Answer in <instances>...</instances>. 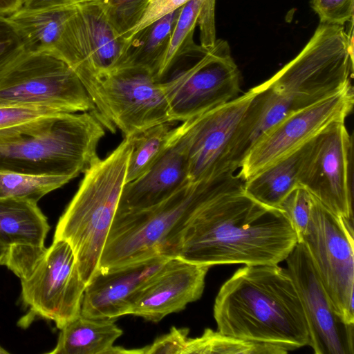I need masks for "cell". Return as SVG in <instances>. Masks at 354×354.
<instances>
[{"mask_svg": "<svg viewBox=\"0 0 354 354\" xmlns=\"http://www.w3.org/2000/svg\"><path fill=\"white\" fill-rule=\"evenodd\" d=\"M313 196L304 187L298 186L281 202L279 209L285 212L295 229L298 242L304 234L310 217Z\"/></svg>", "mask_w": 354, "mask_h": 354, "instance_id": "obj_30", "label": "cell"}, {"mask_svg": "<svg viewBox=\"0 0 354 354\" xmlns=\"http://www.w3.org/2000/svg\"><path fill=\"white\" fill-rule=\"evenodd\" d=\"M127 40L110 21L100 2L76 6L69 18L58 57L77 75L103 122L100 80L124 62Z\"/></svg>", "mask_w": 354, "mask_h": 354, "instance_id": "obj_8", "label": "cell"}, {"mask_svg": "<svg viewBox=\"0 0 354 354\" xmlns=\"http://www.w3.org/2000/svg\"><path fill=\"white\" fill-rule=\"evenodd\" d=\"M130 138L84 172L79 187L60 216L53 239L71 245L80 276L87 285L99 272L101 255L125 184Z\"/></svg>", "mask_w": 354, "mask_h": 354, "instance_id": "obj_4", "label": "cell"}, {"mask_svg": "<svg viewBox=\"0 0 354 354\" xmlns=\"http://www.w3.org/2000/svg\"><path fill=\"white\" fill-rule=\"evenodd\" d=\"M50 226L37 202L0 196V241L8 248L3 266L15 272L45 248Z\"/></svg>", "mask_w": 354, "mask_h": 354, "instance_id": "obj_19", "label": "cell"}, {"mask_svg": "<svg viewBox=\"0 0 354 354\" xmlns=\"http://www.w3.org/2000/svg\"><path fill=\"white\" fill-rule=\"evenodd\" d=\"M98 1L110 21L125 38L128 32L140 21L151 0H99Z\"/></svg>", "mask_w": 354, "mask_h": 354, "instance_id": "obj_29", "label": "cell"}, {"mask_svg": "<svg viewBox=\"0 0 354 354\" xmlns=\"http://www.w3.org/2000/svg\"><path fill=\"white\" fill-rule=\"evenodd\" d=\"M181 8L156 20L129 39L122 66L145 67L153 71L156 77Z\"/></svg>", "mask_w": 354, "mask_h": 354, "instance_id": "obj_24", "label": "cell"}, {"mask_svg": "<svg viewBox=\"0 0 354 354\" xmlns=\"http://www.w3.org/2000/svg\"><path fill=\"white\" fill-rule=\"evenodd\" d=\"M320 23L344 25L353 20L354 0H311Z\"/></svg>", "mask_w": 354, "mask_h": 354, "instance_id": "obj_33", "label": "cell"}, {"mask_svg": "<svg viewBox=\"0 0 354 354\" xmlns=\"http://www.w3.org/2000/svg\"><path fill=\"white\" fill-rule=\"evenodd\" d=\"M312 139L244 180L245 193L265 206L279 209L283 199L299 186L300 172Z\"/></svg>", "mask_w": 354, "mask_h": 354, "instance_id": "obj_21", "label": "cell"}, {"mask_svg": "<svg viewBox=\"0 0 354 354\" xmlns=\"http://www.w3.org/2000/svg\"><path fill=\"white\" fill-rule=\"evenodd\" d=\"M104 127L132 137L170 120L167 102L153 71L136 65L122 66L100 82Z\"/></svg>", "mask_w": 354, "mask_h": 354, "instance_id": "obj_13", "label": "cell"}, {"mask_svg": "<svg viewBox=\"0 0 354 354\" xmlns=\"http://www.w3.org/2000/svg\"><path fill=\"white\" fill-rule=\"evenodd\" d=\"M76 6L39 10L19 8L8 16L18 30L26 52L57 56L67 22Z\"/></svg>", "mask_w": 354, "mask_h": 354, "instance_id": "obj_23", "label": "cell"}, {"mask_svg": "<svg viewBox=\"0 0 354 354\" xmlns=\"http://www.w3.org/2000/svg\"><path fill=\"white\" fill-rule=\"evenodd\" d=\"M26 52L24 41L8 17L0 15V73Z\"/></svg>", "mask_w": 354, "mask_h": 354, "instance_id": "obj_32", "label": "cell"}, {"mask_svg": "<svg viewBox=\"0 0 354 354\" xmlns=\"http://www.w3.org/2000/svg\"><path fill=\"white\" fill-rule=\"evenodd\" d=\"M62 112L53 107L32 104H0V130L51 117Z\"/></svg>", "mask_w": 354, "mask_h": 354, "instance_id": "obj_31", "label": "cell"}, {"mask_svg": "<svg viewBox=\"0 0 354 354\" xmlns=\"http://www.w3.org/2000/svg\"><path fill=\"white\" fill-rule=\"evenodd\" d=\"M305 245L336 314L354 324L353 223L313 196L310 217L301 241Z\"/></svg>", "mask_w": 354, "mask_h": 354, "instance_id": "obj_11", "label": "cell"}, {"mask_svg": "<svg viewBox=\"0 0 354 354\" xmlns=\"http://www.w3.org/2000/svg\"><path fill=\"white\" fill-rule=\"evenodd\" d=\"M114 320L92 319L80 314L60 329L57 344L48 353L138 354V349L127 350L113 345L123 333Z\"/></svg>", "mask_w": 354, "mask_h": 354, "instance_id": "obj_22", "label": "cell"}, {"mask_svg": "<svg viewBox=\"0 0 354 354\" xmlns=\"http://www.w3.org/2000/svg\"><path fill=\"white\" fill-rule=\"evenodd\" d=\"M298 242L283 211L247 195L237 173L196 209L180 238L176 257L208 266L278 264Z\"/></svg>", "mask_w": 354, "mask_h": 354, "instance_id": "obj_1", "label": "cell"}, {"mask_svg": "<svg viewBox=\"0 0 354 354\" xmlns=\"http://www.w3.org/2000/svg\"><path fill=\"white\" fill-rule=\"evenodd\" d=\"M22 6V0H0V15L9 16Z\"/></svg>", "mask_w": 354, "mask_h": 354, "instance_id": "obj_37", "label": "cell"}, {"mask_svg": "<svg viewBox=\"0 0 354 354\" xmlns=\"http://www.w3.org/2000/svg\"><path fill=\"white\" fill-rule=\"evenodd\" d=\"M17 276L21 281L23 304L29 310L20 320L21 326L39 318L53 321L61 329L81 314L86 285L66 241L53 239Z\"/></svg>", "mask_w": 354, "mask_h": 354, "instance_id": "obj_7", "label": "cell"}, {"mask_svg": "<svg viewBox=\"0 0 354 354\" xmlns=\"http://www.w3.org/2000/svg\"><path fill=\"white\" fill-rule=\"evenodd\" d=\"M0 104L43 105L65 113L97 115L91 97L73 68L45 53L26 51L0 73Z\"/></svg>", "mask_w": 354, "mask_h": 354, "instance_id": "obj_10", "label": "cell"}, {"mask_svg": "<svg viewBox=\"0 0 354 354\" xmlns=\"http://www.w3.org/2000/svg\"><path fill=\"white\" fill-rule=\"evenodd\" d=\"M256 94L254 87L177 126L192 183L236 172L237 145Z\"/></svg>", "mask_w": 354, "mask_h": 354, "instance_id": "obj_9", "label": "cell"}, {"mask_svg": "<svg viewBox=\"0 0 354 354\" xmlns=\"http://www.w3.org/2000/svg\"><path fill=\"white\" fill-rule=\"evenodd\" d=\"M215 5L216 0H203L198 16L201 46L205 49L213 48L216 41Z\"/></svg>", "mask_w": 354, "mask_h": 354, "instance_id": "obj_35", "label": "cell"}, {"mask_svg": "<svg viewBox=\"0 0 354 354\" xmlns=\"http://www.w3.org/2000/svg\"><path fill=\"white\" fill-rule=\"evenodd\" d=\"M210 267L169 258L133 295L129 313L158 322L201 298Z\"/></svg>", "mask_w": 354, "mask_h": 354, "instance_id": "obj_17", "label": "cell"}, {"mask_svg": "<svg viewBox=\"0 0 354 354\" xmlns=\"http://www.w3.org/2000/svg\"><path fill=\"white\" fill-rule=\"evenodd\" d=\"M71 180L66 176L0 171V196L25 198L37 203L43 196Z\"/></svg>", "mask_w": 354, "mask_h": 354, "instance_id": "obj_28", "label": "cell"}, {"mask_svg": "<svg viewBox=\"0 0 354 354\" xmlns=\"http://www.w3.org/2000/svg\"><path fill=\"white\" fill-rule=\"evenodd\" d=\"M245 266L223 284L216 297L217 331L290 351L308 345L306 315L288 269L278 264Z\"/></svg>", "mask_w": 354, "mask_h": 354, "instance_id": "obj_2", "label": "cell"}, {"mask_svg": "<svg viewBox=\"0 0 354 354\" xmlns=\"http://www.w3.org/2000/svg\"><path fill=\"white\" fill-rule=\"evenodd\" d=\"M176 123H160L130 137L132 149L129 158L125 183L143 175L164 154L173 140Z\"/></svg>", "mask_w": 354, "mask_h": 354, "instance_id": "obj_25", "label": "cell"}, {"mask_svg": "<svg viewBox=\"0 0 354 354\" xmlns=\"http://www.w3.org/2000/svg\"><path fill=\"white\" fill-rule=\"evenodd\" d=\"M352 148L344 122L327 126L311 140L299 186L332 212L353 223Z\"/></svg>", "mask_w": 354, "mask_h": 354, "instance_id": "obj_15", "label": "cell"}, {"mask_svg": "<svg viewBox=\"0 0 354 354\" xmlns=\"http://www.w3.org/2000/svg\"><path fill=\"white\" fill-rule=\"evenodd\" d=\"M191 0H151L140 21L126 35L128 40L140 30L166 15L182 8Z\"/></svg>", "mask_w": 354, "mask_h": 354, "instance_id": "obj_34", "label": "cell"}, {"mask_svg": "<svg viewBox=\"0 0 354 354\" xmlns=\"http://www.w3.org/2000/svg\"><path fill=\"white\" fill-rule=\"evenodd\" d=\"M99 0H22L21 8L28 10L67 7L77 6L84 3L97 1Z\"/></svg>", "mask_w": 354, "mask_h": 354, "instance_id": "obj_36", "label": "cell"}, {"mask_svg": "<svg viewBox=\"0 0 354 354\" xmlns=\"http://www.w3.org/2000/svg\"><path fill=\"white\" fill-rule=\"evenodd\" d=\"M203 1L191 0L182 7L167 50L156 74L158 81L165 80L169 72L181 57L203 54L209 50L196 45L193 38Z\"/></svg>", "mask_w": 354, "mask_h": 354, "instance_id": "obj_26", "label": "cell"}, {"mask_svg": "<svg viewBox=\"0 0 354 354\" xmlns=\"http://www.w3.org/2000/svg\"><path fill=\"white\" fill-rule=\"evenodd\" d=\"M353 104L352 85L287 115L252 144L239 165L238 175L244 181L309 141L329 124L345 122Z\"/></svg>", "mask_w": 354, "mask_h": 354, "instance_id": "obj_14", "label": "cell"}, {"mask_svg": "<svg viewBox=\"0 0 354 354\" xmlns=\"http://www.w3.org/2000/svg\"><path fill=\"white\" fill-rule=\"evenodd\" d=\"M8 253V248L0 241V266H3Z\"/></svg>", "mask_w": 354, "mask_h": 354, "instance_id": "obj_38", "label": "cell"}, {"mask_svg": "<svg viewBox=\"0 0 354 354\" xmlns=\"http://www.w3.org/2000/svg\"><path fill=\"white\" fill-rule=\"evenodd\" d=\"M170 120L184 122L239 96L240 72L227 42L213 48L190 67L162 81Z\"/></svg>", "mask_w": 354, "mask_h": 354, "instance_id": "obj_12", "label": "cell"}, {"mask_svg": "<svg viewBox=\"0 0 354 354\" xmlns=\"http://www.w3.org/2000/svg\"><path fill=\"white\" fill-rule=\"evenodd\" d=\"M285 261L306 315L308 346L315 354H353L354 324L335 312L304 243L297 242Z\"/></svg>", "mask_w": 354, "mask_h": 354, "instance_id": "obj_16", "label": "cell"}, {"mask_svg": "<svg viewBox=\"0 0 354 354\" xmlns=\"http://www.w3.org/2000/svg\"><path fill=\"white\" fill-rule=\"evenodd\" d=\"M288 351L280 345L238 339L206 328L201 337L187 335L181 353L285 354Z\"/></svg>", "mask_w": 354, "mask_h": 354, "instance_id": "obj_27", "label": "cell"}, {"mask_svg": "<svg viewBox=\"0 0 354 354\" xmlns=\"http://www.w3.org/2000/svg\"><path fill=\"white\" fill-rule=\"evenodd\" d=\"M9 353L6 349H4L2 346H0V354H7Z\"/></svg>", "mask_w": 354, "mask_h": 354, "instance_id": "obj_39", "label": "cell"}, {"mask_svg": "<svg viewBox=\"0 0 354 354\" xmlns=\"http://www.w3.org/2000/svg\"><path fill=\"white\" fill-rule=\"evenodd\" d=\"M353 28L320 23L300 53L261 85L290 113L352 86Z\"/></svg>", "mask_w": 354, "mask_h": 354, "instance_id": "obj_6", "label": "cell"}, {"mask_svg": "<svg viewBox=\"0 0 354 354\" xmlns=\"http://www.w3.org/2000/svg\"><path fill=\"white\" fill-rule=\"evenodd\" d=\"M104 126L92 112L62 113L0 130V171L73 179L97 158Z\"/></svg>", "mask_w": 354, "mask_h": 354, "instance_id": "obj_3", "label": "cell"}, {"mask_svg": "<svg viewBox=\"0 0 354 354\" xmlns=\"http://www.w3.org/2000/svg\"><path fill=\"white\" fill-rule=\"evenodd\" d=\"M169 259L158 256L106 272H98L86 286L81 315L92 319H115L129 315L135 292Z\"/></svg>", "mask_w": 354, "mask_h": 354, "instance_id": "obj_18", "label": "cell"}, {"mask_svg": "<svg viewBox=\"0 0 354 354\" xmlns=\"http://www.w3.org/2000/svg\"><path fill=\"white\" fill-rule=\"evenodd\" d=\"M188 182L186 155L176 126L171 145L159 160L143 175L124 184L115 214L156 205Z\"/></svg>", "mask_w": 354, "mask_h": 354, "instance_id": "obj_20", "label": "cell"}, {"mask_svg": "<svg viewBox=\"0 0 354 354\" xmlns=\"http://www.w3.org/2000/svg\"><path fill=\"white\" fill-rule=\"evenodd\" d=\"M234 174L196 183L189 181L156 205L115 214L101 255L99 271L158 256L176 257L183 232L194 212Z\"/></svg>", "mask_w": 354, "mask_h": 354, "instance_id": "obj_5", "label": "cell"}]
</instances>
